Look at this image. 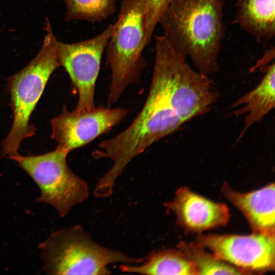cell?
Segmentation results:
<instances>
[{
	"instance_id": "cell-1",
	"label": "cell",
	"mask_w": 275,
	"mask_h": 275,
	"mask_svg": "<svg viewBox=\"0 0 275 275\" xmlns=\"http://www.w3.org/2000/svg\"><path fill=\"white\" fill-rule=\"evenodd\" d=\"M225 0H171L158 23L172 48L208 76L218 69Z\"/></svg>"
},
{
	"instance_id": "cell-2",
	"label": "cell",
	"mask_w": 275,
	"mask_h": 275,
	"mask_svg": "<svg viewBox=\"0 0 275 275\" xmlns=\"http://www.w3.org/2000/svg\"><path fill=\"white\" fill-rule=\"evenodd\" d=\"M38 248L42 270L48 274H110L109 264H136L144 260L101 245L80 225L52 232Z\"/></svg>"
},
{
	"instance_id": "cell-3",
	"label": "cell",
	"mask_w": 275,
	"mask_h": 275,
	"mask_svg": "<svg viewBox=\"0 0 275 275\" xmlns=\"http://www.w3.org/2000/svg\"><path fill=\"white\" fill-rule=\"evenodd\" d=\"M45 28L47 33L38 54L8 80L13 120L11 130L3 142L2 152L4 156L7 155L9 158L19 154L22 141L35 135L36 128L30 124V117L51 74L60 66L57 39L48 20Z\"/></svg>"
},
{
	"instance_id": "cell-4",
	"label": "cell",
	"mask_w": 275,
	"mask_h": 275,
	"mask_svg": "<svg viewBox=\"0 0 275 275\" xmlns=\"http://www.w3.org/2000/svg\"><path fill=\"white\" fill-rule=\"evenodd\" d=\"M106 45V65L111 70L107 96L116 103L125 90L136 83L145 67V0H123Z\"/></svg>"
},
{
	"instance_id": "cell-5",
	"label": "cell",
	"mask_w": 275,
	"mask_h": 275,
	"mask_svg": "<svg viewBox=\"0 0 275 275\" xmlns=\"http://www.w3.org/2000/svg\"><path fill=\"white\" fill-rule=\"evenodd\" d=\"M155 63L161 68L172 105L184 123L208 112L218 94L209 76L195 71L163 35L155 36Z\"/></svg>"
},
{
	"instance_id": "cell-6",
	"label": "cell",
	"mask_w": 275,
	"mask_h": 275,
	"mask_svg": "<svg viewBox=\"0 0 275 275\" xmlns=\"http://www.w3.org/2000/svg\"><path fill=\"white\" fill-rule=\"evenodd\" d=\"M69 153L57 146L54 150L41 155L18 154L10 158L16 161L39 187L41 194L37 201L52 206L61 217L89 195L86 181L73 173L67 164Z\"/></svg>"
},
{
	"instance_id": "cell-7",
	"label": "cell",
	"mask_w": 275,
	"mask_h": 275,
	"mask_svg": "<svg viewBox=\"0 0 275 275\" xmlns=\"http://www.w3.org/2000/svg\"><path fill=\"white\" fill-rule=\"evenodd\" d=\"M114 28V24H110L97 36L77 43H65L56 40L60 66L65 68L78 92V101L74 108L76 111H86L95 107V86L101 58Z\"/></svg>"
},
{
	"instance_id": "cell-8",
	"label": "cell",
	"mask_w": 275,
	"mask_h": 275,
	"mask_svg": "<svg viewBox=\"0 0 275 275\" xmlns=\"http://www.w3.org/2000/svg\"><path fill=\"white\" fill-rule=\"evenodd\" d=\"M197 243L210 250L217 258L232 264L245 274L274 269V236L199 235Z\"/></svg>"
},
{
	"instance_id": "cell-9",
	"label": "cell",
	"mask_w": 275,
	"mask_h": 275,
	"mask_svg": "<svg viewBox=\"0 0 275 275\" xmlns=\"http://www.w3.org/2000/svg\"><path fill=\"white\" fill-rule=\"evenodd\" d=\"M127 113L125 108L102 106L86 111H69L64 105L62 113L51 121V138L58 146L70 153L108 132Z\"/></svg>"
},
{
	"instance_id": "cell-10",
	"label": "cell",
	"mask_w": 275,
	"mask_h": 275,
	"mask_svg": "<svg viewBox=\"0 0 275 275\" xmlns=\"http://www.w3.org/2000/svg\"><path fill=\"white\" fill-rule=\"evenodd\" d=\"M165 206L174 212L177 224L189 232L225 226L230 218L226 204L209 200L186 186L178 189L174 199Z\"/></svg>"
},
{
	"instance_id": "cell-11",
	"label": "cell",
	"mask_w": 275,
	"mask_h": 275,
	"mask_svg": "<svg viewBox=\"0 0 275 275\" xmlns=\"http://www.w3.org/2000/svg\"><path fill=\"white\" fill-rule=\"evenodd\" d=\"M222 191L245 216L253 232L274 236V184L250 193L233 190L225 182Z\"/></svg>"
},
{
	"instance_id": "cell-12",
	"label": "cell",
	"mask_w": 275,
	"mask_h": 275,
	"mask_svg": "<svg viewBox=\"0 0 275 275\" xmlns=\"http://www.w3.org/2000/svg\"><path fill=\"white\" fill-rule=\"evenodd\" d=\"M234 22L266 45L275 36V0H235Z\"/></svg>"
},
{
	"instance_id": "cell-13",
	"label": "cell",
	"mask_w": 275,
	"mask_h": 275,
	"mask_svg": "<svg viewBox=\"0 0 275 275\" xmlns=\"http://www.w3.org/2000/svg\"><path fill=\"white\" fill-rule=\"evenodd\" d=\"M264 75L260 83L253 90L239 98L233 106H244L235 111L234 115L246 114L244 120V127L239 138L253 124L261 120L275 106V67L274 61L262 70Z\"/></svg>"
},
{
	"instance_id": "cell-14",
	"label": "cell",
	"mask_w": 275,
	"mask_h": 275,
	"mask_svg": "<svg viewBox=\"0 0 275 275\" xmlns=\"http://www.w3.org/2000/svg\"><path fill=\"white\" fill-rule=\"evenodd\" d=\"M124 272L141 274H197L194 264L180 251L164 250L152 252L140 265L120 266Z\"/></svg>"
},
{
	"instance_id": "cell-15",
	"label": "cell",
	"mask_w": 275,
	"mask_h": 275,
	"mask_svg": "<svg viewBox=\"0 0 275 275\" xmlns=\"http://www.w3.org/2000/svg\"><path fill=\"white\" fill-rule=\"evenodd\" d=\"M178 248L194 264L197 274H241L242 270L216 258L198 243L181 241Z\"/></svg>"
},
{
	"instance_id": "cell-16",
	"label": "cell",
	"mask_w": 275,
	"mask_h": 275,
	"mask_svg": "<svg viewBox=\"0 0 275 275\" xmlns=\"http://www.w3.org/2000/svg\"><path fill=\"white\" fill-rule=\"evenodd\" d=\"M63 1L67 7V21H100L112 15L116 10V0Z\"/></svg>"
},
{
	"instance_id": "cell-17",
	"label": "cell",
	"mask_w": 275,
	"mask_h": 275,
	"mask_svg": "<svg viewBox=\"0 0 275 275\" xmlns=\"http://www.w3.org/2000/svg\"><path fill=\"white\" fill-rule=\"evenodd\" d=\"M171 0H145V46L150 43L163 11Z\"/></svg>"
},
{
	"instance_id": "cell-18",
	"label": "cell",
	"mask_w": 275,
	"mask_h": 275,
	"mask_svg": "<svg viewBox=\"0 0 275 275\" xmlns=\"http://www.w3.org/2000/svg\"><path fill=\"white\" fill-rule=\"evenodd\" d=\"M274 59V47L272 46L264 52L262 57L251 68L250 72L261 71L265 67L273 62Z\"/></svg>"
}]
</instances>
